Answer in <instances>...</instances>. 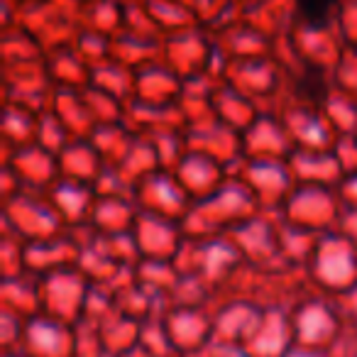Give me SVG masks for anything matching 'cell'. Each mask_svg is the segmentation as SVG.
<instances>
[{
  "label": "cell",
  "instance_id": "obj_1",
  "mask_svg": "<svg viewBox=\"0 0 357 357\" xmlns=\"http://www.w3.org/2000/svg\"><path fill=\"white\" fill-rule=\"evenodd\" d=\"M337 0H296V15L311 27H326Z\"/></svg>",
  "mask_w": 357,
  "mask_h": 357
}]
</instances>
